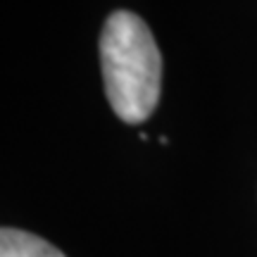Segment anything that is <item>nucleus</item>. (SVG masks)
Wrapping results in <instances>:
<instances>
[{
	"label": "nucleus",
	"instance_id": "obj_2",
	"mask_svg": "<svg viewBox=\"0 0 257 257\" xmlns=\"http://www.w3.org/2000/svg\"><path fill=\"white\" fill-rule=\"evenodd\" d=\"M0 257H64V252L29 231L0 229Z\"/></svg>",
	"mask_w": 257,
	"mask_h": 257
},
{
	"label": "nucleus",
	"instance_id": "obj_1",
	"mask_svg": "<svg viewBox=\"0 0 257 257\" xmlns=\"http://www.w3.org/2000/svg\"><path fill=\"white\" fill-rule=\"evenodd\" d=\"M100 64L114 114L126 124L146 121L162 83V57L146 22L124 10L110 15L100 34Z\"/></svg>",
	"mask_w": 257,
	"mask_h": 257
}]
</instances>
